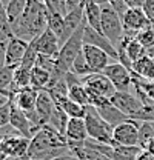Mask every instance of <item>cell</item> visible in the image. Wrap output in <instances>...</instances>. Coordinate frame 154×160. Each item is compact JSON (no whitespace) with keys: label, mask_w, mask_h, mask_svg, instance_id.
Listing matches in <instances>:
<instances>
[{"label":"cell","mask_w":154,"mask_h":160,"mask_svg":"<svg viewBox=\"0 0 154 160\" xmlns=\"http://www.w3.org/2000/svg\"><path fill=\"white\" fill-rule=\"evenodd\" d=\"M82 52H83V56H85V60L88 62V65H90L93 74L103 72V69H105L110 63L114 62L103 49L96 48V46H91V45H83Z\"/></svg>","instance_id":"7c38bea8"},{"label":"cell","mask_w":154,"mask_h":160,"mask_svg":"<svg viewBox=\"0 0 154 160\" xmlns=\"http://www.w3.org/2000/svg\"><path fill=\"white\" fill-rule=\"evenodd\" d=\"M53 160H79L76 156H69V154H65V156H60V157H56Z\"/></svg>","instance_id":"b9f144b4"},{"label":"cell","mask_w":154,"mask_h":160,"mask_svg":"<svg viewBox=\"0 0 154 160\" xmlns=\"http://www.w3.org/2000/svg\"><path fill=\"white\" fill-rule=\"evenodd\" d=\"M65 139L68 142V146L83 145L90 139L85 119H69L66 125V131H65Z\"/></svg>","instance_id":"9a60e30c"},{"label":"cell","mask_w":154,"mask_h":160,"mask_svg":"<svg viewBox=\"0 0 154 160\" xmlns=\"http://www.w3.org/2000/svg\"><path fill=\"white\" fill-rule=\"evenodd\" d=\"M56 105H57L59 108L63 109V112H65L69 119H85V116H86V106L73 102L69 97L62 99L59 103H56Z\"/></svg>","instance_id":"cb8c5ba5"},{"label":"cell","mask_w":154,"mask_h":160,"mask_svg":"<svg viewBox=\"0 0 154 160\" xmlns=\"http://www.w3.org/2000/svg\"><path fill=\"white\" fill-rule=\"evenodd\" d=\"M153 123H154V122H153Z\"/></svg>","instance_id":"bcb514c9"},{"label":"cell","mask_w":154,"mask_h":160,"mask_svg":"<svg viewBox=\"0 0 154 160\" xmlns=\"http://www.w3.org/2000/svg\"><path fill=\"white\" fill-rule=\"evenodd\" d=\"M122 22H123L125 32L136 34V36L140 31H143V29H146V28L151 26V22L145 16L143 9H133V8H130L125 12V16L122 17Z\"/></svg>","instance_id":"4fadbf2b"},{"label":"cell","mask_w":154,"mask_h":160,"mask_svg":"<svg viewBox=\"0 0 154 160\" xmlns=\"http://www.w3.org/2000/svg\"><path fill=\"white\" fill-rule=\"evenodd\" d=\"M42 2L45 3L49 14H62V16L68 14L66 0H42Z\"/></svg>","instance_id":"1f68e13d"},{"label":"cell","mask_w":154,"mask_h":160,"mask_svg":"<svg viewBox=\"0 0 154 160\" xmlns=\"http://www.w3.org/2000/svg\"><path fill=\"white\" fill-rule=\"evenodd\" d=\"M83 45H91V46L100 48V49H103L114 62H119V52H117L114 45L106 39L102 32L93 29V28L88 26V25L85 26V31H83Z\"/></svg>","instance_id":"9c48e42d"},{"label":"cell","mask_w":154,"mask_h":160,"mask_svg":"<svg viewBox=\"0 0 154 160\" xmlns=\"http://www.w3.org/2000/svg\"><path fill=\"white\" fill-rule=\"evenodd\" d=\"M145 2L146 0H125V3L128 5V8H133V9H143Z\"/></svg>","instance_id":"74e56055"},{"label":"cell","mask_w":154,"mask_h":160,"mask_svg":"<svg viewBox=\"0 0 154 160\" xmlns=\"http://www.w3.org/2000/svg\"><path fill=\"white\" fill-rule=\"evenodd\" d=\"M37 96H38V91H36L34 88H26V89L19 91L11 100L14 102V105L17 108H20L22 111H25L28 114V112H33L36 109Z\"/></svg>","instance_id":"d6986e66"},{"label":"cell","mask_w":154,"mask_h":160,"mask_svg":"<svg viewBox=\"0 0 154 160\" xmlns=\"http://www.w3.org/2000/svg\"><path fill=\"white\" fill-rule=\"evenodd\" d=\"M49 83H51L49 71L38 68V66H34L31 69V88H34L36 91H43L49 86Z\"/></svg>","instance_id":"d4e9b609"},{"label":"cell","mask_w":154,"mask_h":160,"mask_svg":"<svg viewBox=\"0 0 154 160\" xmlns=\"http://www.w3.org/2000/svg\"><path fill=\"white\" fill-rule=\"evenodd\" d=\"M137 160H154V156L151 154V152H148V151H142L140 152V156H139V159Z\"/></svg>","instance_id":"60d3db41"},{"label":"cell","mask_w":154,"mask_h":160,"mask_svg":"<svg viewBox=\"0 0 154 160\" xmlns=\"http://www.w3.org/2000/svg\"><path fill=\"white\" fill-rule=\"evenodd\" d=\"M85 123L88 129V136L91 140H96L103 145H111L114 146V139H113V131L114 128L110 126L105 120L100 117L94 106L88 105L86 106V116H85Z\"/></svg>","instance_id":"277c9868"},{"label":"cell","mask_w":154,"mask_h":160,"mask_svg":"<svg viewBox=\"0 0 154 160\" xmlns=\"http://www.w3.org/2000/svg\"><path fill=\"white\" fill-rule=\"evenodd\" d=\"M9 2H11V0H2V3H3L5 6H8V3H9Z\"/></svg>","instance_id":"f6af8a7d"},{"label":"cell","mask_w":154,"mask_h":160,"mask_svg":"<svg viewBox=\"0 0 154 160\" xmlns=\"http://www.w3.org/2000/svg\"><path fill=\"white\" fill-rule=\"evenodd\" d=\"M11 102H13V100H11ZM9 125L19 132L20 136H23V137H26V139H33L34 134H36V131H34V128H33V125H31V120L28 119L26 112L22 111L20 108H17V106L14 105V102H13L11 123H9Z\"/></svg>","instance_id":"e0dca14e"},{"label":"cell","mask_w":154,"mask_h":160,"mask_svg":"<svg viewBox=\"0 0 154 160\" xmlns=\"http://www.w3.org/2000/svg\"><path fill=\"white\" fill-rule=\"evenodd\" d=\"M82 83L85 85L88 94L99 96V97H106L111 99L116 94L114 85L111 83V80L108 79L103 72H97V74H90L86 77L82 79Z\"/></svg>","instance_id":"5b68a950"},{"label":"cell","mask_w":154,"mask_h":160,"mask_svg":"<svg viewBox=\"0 0 154 160\" xmlns=\"http://www.w3.org/2000/svg\"><path fill=\"white\" fill-rule=\"evenodd\" d=\"M66 152H71L66 139L62 134H59L56 129H53L49 125H45L31 139L26 159L53 160L56 157L65 156Z\"/></svg>","instance_id":"6da1fadb"},{"label":"cell","mask_w":154,"mask_h":160,"mask_svg":"<svg viewBox=\"0 0 154 160\" xmlns=\"http://www.w3.org/2000/svg\"><path fill=\"white\" fill-rule=\"evenodd\" d=\"M8 100H9V99H6V97H0V106H3V105H5Z\"/></svg>","instance_id":"ee69618b"},{"label":"cell","mask_w":154,"mask_h":160,"mask_svg":"<svg viewBox=\"0 0 154 160\" xmlns=\"http://www.w3.org/2000/svg\"><path fill=\"white\" fill-rule=\"evenodd\" d=\"M111 103L114 105L117 109H120L125 116H128L130 119H133L137 112H140L143 109V103L140 99L131 94L130 91H116V94L111 97Z\"/></svg>","instance_id":"ba28073f"},{"label":"cell","mask_w":154,"mask_h":160,"mask_svg":"<svg viewBox=\"0 0 154 160\" xmlns=\"http://www.w3.org/2000/svg\"><path fill=\"white\" fill-rule=\"evenodd\" d=\"M83 6H85V20H86V25L91 26L93 29L99 31V32H102V29H100V23H102V6L94 3V2H90V0H85Z\"/></svg>","instance_id":"7402d4cb"},{"label":"cell","mask_w":154,"mask_h":160,"mask_svg":"<svg viewBox=\"0 0 154 160\" xmlns=\"http://www.w3.org/2000/svg\"><path fill=\"white\" fill-rule=\"evenodd\" d=\"M65 80H66V85H68V97L76 103L88 106L90 105V96H88L85 85L82 83V79L77 77L73 72H68Z\"/></svg>","instance_id":"2e32d148"},{"label":"cell","mask_w":154,"mask_h":160,"mask_svg":"<svg viewBox=\"0 0 154 160\" xmlns=\"http://www.w3.org/2000/svg\"><path fill=\"white\" fill-rule=\"evenodd\" d=\"M37 57H38V52L29 45V48H28V51H26V54H25V57L22 60V68H26V69H33L34 66H36V62H37Z\"/></svg>","instance_id":"d6a6232c"},{"label":"cell","mask_w":154,"mask_h":160,"mask_svg":"<svg viewBox=\"0 0 154 160\" xmlns=\"http://www.w3.org/2000/svg\"><path fill=\"white\" fill-rule=\"evenodd\" d=\"M29 45L37 51L38 54L49 56V57H57L59 52H60V48H62L57 36L51 29H46L42 36H38L37 39H34Z\"/></svg>","instance_id":"30bf717a"},{"label":"cell","mask_w":154,"mask_h":160,"mask_svg":"<svg viewBox=\"0 0 154 160\" xmlns=\"http://www.w3.org/2000/svg\"><path fill=\"white\" fill-rule=\"evenodd\" d=\"M54 109H56V102L53 100L51 94L48 92V89L38 91L37 103H36V112H37V117L40 120L42 128L45 125H48V122L51 119Z\"/></svg>","instance_id":"ac0fdd59"},{"label":"cell","mask_w":154,"mask_h":160,"mask_svg":"<svg viewBox=\"0 0 154 160\" xmlns=\"http://www.w3.org/2000/svg\"><path fill=\"white\" fill-rule=\"evenodd\" d=\"M90 2H94V3H97V5H108V3H111L113 0H90Z\"/></svg>","instance_id":"7bdbcfd3"},{"label":"cell","mask_w":154,"mask_h":160,"mask_svg":"<svg viewBox=\"0 0 154 160\" xmlns=\"http://www.w3.org/2000/svg\"><path fill=\"white\" fill-rule=\"evenodd\" d=\"M68 122H69V117L63 112L62 108H59L57 105H56V109H54L51 119H49V122H48V125H49L53 129H56L59 134H62V136L65 137V131H66V125H68Z\"/></svg>","instance_id":"83f0119b"},{"label":"cell","mask_w":154,"mask_h":160,"mask_svg":"<svg viewBox=\"0 0 154 160\" xmlns=\"http://www.w3.org/2000/svg\"><path fill=\"white\" fill-rule=\"evenodd\" d=\"M29 48V43L19 37H11L6 42V66L19 68L22 65V60L25 57L26 51Z\"/></svg>","instance_id":"5bb4252c"},{"label":"cell","mask_w":154,"mask_h":160,"mask_svg":"<svg viewBox=\"0 0 154 160\" xmlns=\"http://www.w3.org/2000/svg\"><path fill=\"white\" fill-rule=\"evenodd\" d=\"M48 29H51L57 36L60 45L65 43V16L48 12Z\"/></svg>","instance_id":"4316f807"},{"label":"cell","mask_w":154,"mask_h":160,"mask_svg":"<svg viewBox=\"0 0 154 160\" xmlns=\"http://www.w3.org/2000/svg\"><path fill=\"white\" fill-rule=\"evenodd\" d=\"M154 140V123L153 122H140L139 125V146L145 149Z\"/></svg>","instance_id":"f1b7e54d"},{"label":"cell","mask_w":154,"mask_h":160,"mask_svg":"<svg viewBox=\"0 0 154 160\" xmlns=\"http://www.w3.org/2000/svg\"><path fill=\"white\" fill-rule=\"evenodd\" d=\"M28 5V0H11L6 6V12H8V19L9 23L14 25L17 20L22 17V14L25 12V8Z\"/></svg>","instance_id":"f546056e"},{"label":"cell","mask_w":154,"mask_h":160,"mask_svg":"<svg viewBox=\"0 0 154 160\" xmlns=\"http://www.w3.org/2000/svg\"><path fill=\"white\" fill-rule=\"evenodd\" d=\"M133 119L139 120V122H154V105L143 106V109L140 112H137Z\"/></svg>","instance_id":"e575fe53"},{"label":"cell","mask_w":154,"mask_h":160,"mask_svg":"<svg viewBox=\"0 0 154 160\" xmlns=\"http://www.w3.org/2000/svg\"><path fill=\"white\" fill-rule=\"evenodd\" d=\"M100 29H102V34L116 46V49L125 40L123 22L120 19V16L116 12V9L111 6V3L102 5V23H100Z\"/></svg>","instance_id":"3957f363"},{"label":"cell","mask_w":154,"mask_h":160,"mask_svg":"<svg viewBox=\"0 0 154 160\" xmlns=\"http://www.w3.org/2000/svg\"><path fill=\"white\" fill-rule=\"evenodd\" d=\"M83 20H85V6L83 5L71 9L65 16V42L76 32V29L83 23Z\"/></svg>","instance_id":"44dd1931"},{"label":"cell","mask_w":154,"mask_h":160,"mask_svg":"<svg viewBox=\"0 0 154 160\" xmlns=\"http://www.w3.org/2000/svg\"><path fill=\"white\" fill-rule=\"evenodd\" d=\"M6 66V43L0 45V69Z\"/></svg>","instance_id":"f35d334b"},{"label":"cell","mask_w":154,"mask_h":160,"mask_svg":"<svg viewBox=\"0 0 154 160\" xmlns=\"http://www.w3.org/2000/svg\"><path fill=\"white\" fill-rule=\"evenodd\" d=\"M139 125L140 122L130 119L120 125H117L113 131L114 146H139Z\"/></svg>","instance_id":"8992f818"},{"label":"cell","mask_w":154,"mask_h":160,"mask_svg":"<svg viewBox=\"0 0 154 160\" xmlns=\"http://www.w3.org/2000/svg\"><path fill=\"white\" fill-rule=\"evenodd\" d=\"M13 36L31 43L48 29V9L42 0H28L25 12L14 25Z\"/></svg>","instance_id":"7a4b0ae2"},{"label":"cell","mask_w":154,"mask_h":160,"mask_svg":"<svg viewBox=\"0 0 154 160\" xmlns=\"http://www.w3.org/2000/svg\"><path fill=\"white\" fill-rule=\"evenodd\" d=\"M111 6L116 9V12L120 16V19H122V17L125 16V12L130 9L128 5L125 3V0H113V2H111Z\"/></svg>","instance_id":"d590c367"},{"label":"cell","mask_w":154,"mask_h":160,"mask_svg":"<svg viewBox=\"0 0 154 160\" xmlns=\"http://www.w3.org/2000/svg\"><path fill=\"white\" fill-rule=\"evenodd\" d=\"M133 72L140 79L154 82V57L145 56L139 62H136L133 65Z\"/></svg>","instance_id":"603a6c76"},{"label":"cell","mask_w":154,"mask_h":160,"mask_svg":"<svg viewBox=\"0 0 154 160\" xmlns=\"http://www.w3.org/2000/svg\"><path fill=\"white\" fill-rule=\"evenodd\" d=\"M103 74L111 80V83L114 85L117 91H130V88L133 86V76L134 74L120 62L110 63L103 69Z\"/></svg>","instance_id":"52a82bcc"},{"label":"cell","mask_w":154,"mask_h":160,"mask_svg":"<svg viewBox=\"0 0 154 160\" xmlns=\"http://www.w3.org/2000/svg\"><path fill=\"white\" fill-rule=\"evenodd\" d=\"M143 12L148 17V20L154 23V0H146L143 5Z\"/></svg>","instance_id":"8d00e7d4"},{"label":"cell","mask_w":154,"mask_h":160,"mask_svg":"<svg viewBox=\"0 0 154 160\" xmlns=\"http://www.w3.org/2000/svg\"><path fill=\"white\" fill-rule=\"evenodd\" d=\"M96 109H97V112L100 114V117L105 120L110 126H113V128H116L117 125H120V123H123V122H126V120H130V117L125 116L120 109H117L111 102L106 103V105L99 106Z\"/></svg>","instance_id":"ffe728a7"},{"label":"cell","mask_w":154,"mask_h":160,"mask_svg":"<svg viewBox=\"0 0 154 160\" xmlns=\"http://www.w3.org/2000/svg\"><path fill=\"white\" fill-rule=\"evenodd\" d=\"M11 109H13V102L8 100L3 106H0V128H5L11 123Z\"/></svg>","instance_id":"836d02e7"},{"label":"cell","mask_w":154,"mask_h":160,"mask_svg":"<svg viewBox=\"0 0 154 160\" xmlns=\"http://www.w3.org/2000/svg\"><path fill=\"white\" fill-rule=\"evenodd\" d=\"M29 143H31V139H26L20 134L8 136L2 140V152L5 156L25 159L29 149Z\"/></svg>","instance_id":"8fae6325"},{"label":"cell","mask_w":154,"mask_h":160,"mask_svg":"<svg viewBox=\"0 0 154 160\" xmlns=\"http://www.w3.org/2000/svg\"><path fill=\"white\" fill-rule=\"evenodd\" d=\"M14 66H5L0 69V96L11 99V86L14 82V74H16Z\"/></svg>","instance_id":"484cf974"},{"label":"cell","mask_w":154,"mask_h":160,"mask_svg":"<svg viewBox=\"0 0 154 160\" xmlns=\"http://www.w3.org/2000/svg\"><path fill=\"white\" fill-rule=\"evenodd\" d=\"M83 2L85 0H66V6H68V12L71 11V9H74L77 6H80V5H83Z\"/></svg>","instance_id":"ab89813d"},{"label":"cell","mask_w":154,"mask_h":160,"mask_svg":"<svg viewBox=\"0 0 154 160\" xmlns=\"http://www.w3.org/2000/svg\"><path fill=\"white\" fill-rule=\"evenodd\" d=\"M69 72L76 74L77 77H80V79H83V77H86V76L93 74V71H91V68H90L88 62L85 60L83 52H80V54L77 56V59L74 60V63H73V66H71V71H69Z\"/></svg>","instance_id":"4dcf8cb0"}]
</instances>
